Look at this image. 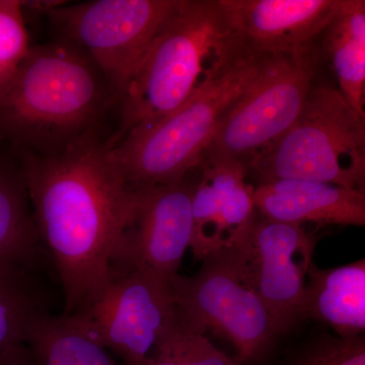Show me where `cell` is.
I'll return each instance as SVG.
<instances>
[{
	"mask_svg": "<svg viewBox=\"0 0 365 365\" xmlns=\"http://www.w3.org/2000/svg\"><path fill=\"white\" fill-rule=\"evenodd\" d=\"M21 170L63 290L62 314H85L109 284L112 255L135 212V189L93 134L58 153H29Z\"/></svg>",
	"mask_w": 365,
	"mask_h": 365,
	"instance_id": "1",
	"label": "cell"
},
{
	"mask_svg": "<svg viewBox=\"0 0 365 365\" xmlns=\"http://www.w3.org/2000/svg\"><path fill=\"white\" fill-rule=\"evenodd\" d=\"M117 100L104 74L78 46L56 39L31 46L0 93V134L54 153L91 134Z\"/></svg>",
	"mask_w": 365,
	"mask_h": 365,
	"instance_id": "2",
	"label": "cell"
},
{
	"mask_svg": "<svg viewBox=\"0 0 365 365\" xmlns=\"http://www.w3.org/2000/svg\"><path fill=\"white\" fill-rule=\"evenodd\" d=\"M250 57L220 0H180L120 98L121 123L108 145L174 111Z\"/></svg>",
	"mask_w": 365,
	"mask_h": 365,
	"instance_id": "3",
	"label": "cell"
},
{
	"mask_svg": "<svg viewBox=\"0 0 365 365\" xmlns=\"http://www.w3.org/2000/svg\"><path fill=\"white\" fill-rule=\"evenodd\" d=\"M266 57L240 62L174 111L134 127L108 145L127 182L139 188L186 179L202 163L223 115L256 78Z\"/></svg>",
	"mask_w": 365,
	"mask_h": 365,
	"instance_id": "4",
	"label": "cell"
},
{
	"mask_svg": "<svg viewBox=\"0 0 365 365\" xmlns=\"http://www.w3.org/2000/svg\"><path fill=\"white\" fill-rule=\"evenodd\" d=\"M249 169L261 182L302 180L365 192V119L339 90L313 86L297 121Z\"/></svg>",
	"mask_w": 365,
	"mask_h": 365,
	"instance_id": "5",
	"label": "cell"
},
{
	"mask_svg": "<svg viewBox=\"0 0 365 365\" xmlns=\"http://www.w3.org/2000/svg\"><path fill=\"white\" fill-rule=\"evenodd\" d=\"M201 261L193 276L178 273L170 279L177 319L203 333L212 330L230 341L240 365L263 361L277 335L241 245L234 239Z\"/></svg>",
	"mask_w": 365,
	"mask_h": 365,
	"instance_id": "6",
	"label": "cell"
},
{
	"mask_svg": "<svg viewBox=\"0 0 365 365\" xmlns=\"http://www.w3.org/2000/svg\"><path fill=\"white\" fill-rule=\"evenodd\" d=\"M317 52L267 56L223 115L202 163H250L297 121L313 88Z\"/></svg>",
	"mask_w": 365,
	"mask_h": 365,
	"instance_id": "7",
	"label": "cell"
},
{
	"mask_svg": "<svg viewBox=\"0 0 365 365\" xmlns=\"http://www.w3.org/2000/svg\"><path fill=\"white\" fill-rule=\"evenodd\" d=\"M180 0H96L47 14L57 39L78 46L104 74L120 101Z\"/></svg>",
	"mask_w": 365,
	"mask_h": 365,
	"instance_id": "8",
	"label": "cell"
},
{
	"mask_svg": "<svg viewBox=\"0 0 365 365\" xmlns=\"http://www.w3.org/2000/svg\"><path fill=\"white\" fill-rule=\"evenodd\" d=\"M175 311L170 280L143 268H114L100 299L76 317L124 365H145Z\"/></svg>",
	"mask_w": 365,
	"mask_h": 365,
	"instance_id": "9",
	"label": "cell"
},
{
	"mask_svg": "<svg viewBox=\"0 0 365 365\" xmlns=\"http://www.w3.org/2000/svg\"><path fill=\"white\" fill-rule=\"evenodd\" d=\"M234 239L246 256L276 335L294 330L304 321V288L318 235L304 225L256 215Z\"/></svg>",
	"mask_w": 365,
	"mask_h": 365,
	"instance_id": "10",
	"label": "cell"
},
{
	"mask_svg": "<svg viewBox=\"0 0 365 365\" xmlns=\"http://www.w3.org/2000/svg\"><path fill=\"white\" fill-rule=\"evenodd\" d=\"M194 188L186 179L134 188L135 212L114 250L111 269L143 268L168 280L176 275L191 248Z\"/></svg>",
	"mask_w": 365,
	"mask_h": 365,
	"instance_id": "11",
	"label": "cell"
},
{
	"mask_svg": "<svg viewBox=\"0 0 365 365\" xmlns=\"http://www.w3.org/2000/svg\"><path fill=\"white\" fill-rule=\"evenodd\" d=\"M341 0H220L251 56L316 51Z\"/></svg>",
	"mask_w": 365,
	"mask_h": 365,
	"instance_id": "12",
	"label": "cell"
},
{
	"mask_svg": "<svg viewBox=\"0 0 365 365\" xmlns=\"http://www.w3.org/2000/svg\"><path fill=\"white\" fill-rule=\"evenodd\" d=\"M259 215L270 220L364 227L365 192L302 180L261 182L254 192Z\"/></svg>",
	"mask_w": 365,
	"mask_h": 365,
	"instance_id": "13",
	"label": "cell"
},
{
	"mask_svg": "<svg viewBox=\"0 0 365 365\" xmlns=\"http://www.w3.org/2000/svg\"><path fill=\"white\" fill-rule=\"evenodd\" d=\"M304 319L332 328L343 338L365 330V260L329 269L312 264L304 288Z\"/></svg>",
	"mask_w": 365,
	"mask_h": 365,
	"instance_id": "14",
	"label": "cell"
},
{
	"mask_svg": "<svg viewBox=\"0 0 365 365\" xmlns=\"http://www.w3.org/2000/svg\"><path fill=\"white\" fill-rule=\"evenodd\" d=\"M45 259L23 173L0 163V268L35 272Z\"/></svg>",
	"mask_w": 365,
	"mask_h": 365,
	"instance_id": "15",
	"label": "cell"
},
{
	"mask_svg": "<svg viewBox=\"0 0 365 365\" xmlns=\"http://www.w3.org/2000/svg\"><path fill=\"white\" fill-rule=\"evenodd\" d=\"M321 37L341 95L365 119V1L341 0Z\"/></svg>",
	"mask_w": 365,
	"mask_h": 365,
	"instance_id": "16",
	"label": "cell"
},
{
	"mask_svg": "<svg viewBox=\"0 0 365 365\" xmlns=\"http://www.w3.org/2000/svg\"><path fill=\"white\" fill-rule=\"evenodd\" d=\"M25 343L37 365H118L76 316L40 312L28 327Z\"/></svg>",
	"mask_w": 365,
	"mask_h": 365,
	"instance_id": "17",
	"label": "cell"
},
{
	"mask_svg": "<svg viewBox=\"0 0 365 365\" xmlns=\"http://www.w3.org/2000/svg\"><path fill=\"white\" fill-rule=\"evenodd\" d=\"M202 176L192 197L193 237L191 249L198 260L225 246L222 230L223 201L246 181L248 168L240 162L203 163Z\"/></svg>",
	"mask_w": 365,
	"mask_h": 365,
	"instance_id": "18",
	"label": "cell"
},
{
	"mask_svg": "<svg viewBox=\"0 0 365 365\" xmlns=\"http://www.w3.org/2000/svg\"><path fill=\"white\" fill-rule=\"evenodd\" d=\"M33 273L0 268V354L11 346L25 343L31 321L46 309Z\"/></svg>",
	"mask_w": 365,
	"mask_h": 365,
	"instance_id": "19",
	"label": "cell"
},
{
	"mask_svg": "<svg viewBox=\"0 0 365 365\" xmlns=\"http://www.w3.org/2000/svg\"><path fill=\"white\" fill-rule=\"evenodd\" d=\"M145 365L240 364L235 357L218 349L206 333L185 325L175 314L158 337Z\"/></svg>",
	"mask_w": 365,
	"mask_h": 365,
	"instance_id": "20",
	"label": "cell"
},
{
	"mask_svg": "<svg viewBox=\"0 0 365 365\" xmlns=\"http://www.w3.org/2000/svg\"><path fill=\"white\" fill-rule=\"evenodd\" d=\"M21 1L0 0V93L30 50Z\"/></svg>",
	"mask_w": 365,
	"mask_h": 365,
	"instance_id": "21",
	"label": "cell"
},
{
	"mask_svg": "<svg viewBox=\"0 0 365 365\" xmlns=\"http://www.w3.org/2000/svg\"><path fill=\"white\" fill-rule=\"evenodd\" d=\"M284 365H365L362 336H322L295 353Z\"/></svg>",
	"mask_w": 365,
	"mask_h": 365,
	"instance_id": "22",
	"label": "cell"
},
{
	"mask_svg": "<svg viewBox=\"0 0 365 365\" xmlns=\"http://www.w3.org/2000/svg\"><path fill=\"white\" fill-rule=\"evenodd\" d=\"M0 365H37L30 348L20 343L7 348L0 354Z\"/></svg>",
	"mask_w": 365,
	"mask_h": 365,
	"instance_id": "23",
	"label": "cell"
}]
</instances>
